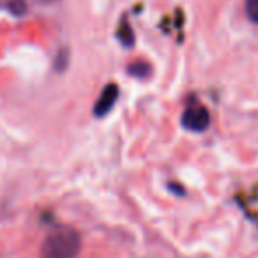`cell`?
I'll return each mask as SVG.
<instances>
[{
  "label": "cell",
  "instance_id": "9",
  "mask_svg": "<svg viewBox=\"0 0 258 258\" xmlns=\"http://www.w3.org/2000/svg\"><path fill=\"white\" fill-rule=\"evenodd\" d=\"M37 2H41V4H53L57 0H37Z\"/></svg>",
  "mask_w": 258,
  "mask_h": 258
},
{
  "label": "cell",
  "instance_id": "8",
  "mask_svg": "<svg viewBox=\"0 0 258 258\" xmlns=\"http://www.w3.org/2000/svg\"><path fill=\"white\" fill-rule=\"evenodd\" d=\"M0 8H9V0H0Z\"/></svg>",
  "mask_w": 258,
  "mask_h": 258
},
{
  "label": "cell",
  "instance_id": "4",
  "mask_svg": "<svg viewBox=\"0 0 258 258\" xmlns=\"http://www.w3.org/2000/svg\"><path fill=\"white\" fill-rule=\"evenodd\" d=\"M118 39H120V43L124 44L125 48H131L135 44V34H133V29H131V25H129L125 20H122L120 27H118V32H117Z\"/></svg>",
  "mask_w": 258,
  "mask_h": 258
},
{
  "label": "cell",
  "instance_id": "2",
  "mask_svg": "<svg viewBox=\"0 0 258 258\" xmlns=\"http://www.w3.org/2000/svg\"><path fill=\"white\" fill-rule=\"evenodd\" d=\"M182 125L187 131H193V133H202L209 127L211 124V115L209 110L202 104H189V106L184 110L182 117H180Z\"/></svg>",
  "mask_w": 258,
  "mask_h": 258
},
{
  "label": "cell",
  "instance_id": "1",
  "mask_svg": "<svg viewBox=\"0 0 258 258\" xmlns=\"http://www.w3.org/2000/svg\"><path fill=\"white\" fill-rule=\"evenodd\" d=\"M82 249V239L76 230L58 226L51 230L41 246L39 258H76Z\"/></svg>",
  "mask_w": 258,
  "mask_h": 258
},
{
  "label": "cell",
  "instance_id": "5",
  "mask_svg": "<svg viewBox=\"0 0 258 258\" xmlns=\"http://www.w3.org/2000/svg\"><path fill=\"white\" fill-rule=\"evenodd\" d=\"M152 68L147 64V62H133V64L127 68V73L135 78H147L151 75Z\"/></svg>",
  "mask_w": 258,
  "mask_h": 258
},
{
  "label": "cell",
  "instance_id": "7",
  "mask_svg": "<svg viewBox=\"0 0 258 258\" xmlns=\"http://www.w3.org/2000/svg\"><path fill=\"white\" fill-rule=\"evenodd\" d=\"M244 8H246V16L249 18V22L258 25V0H246Z\"/></svg>",
  "mask_w": 258,
  "mask_h": 258
},
{
  "label": "cell",
  "instance_id": "3",
  "mask_svg": "<svg viewBox=\"0 0 258 258\" xmlns=\"http://www.w3.org/2000/svg\"><path fill=\"white\" fill-rule=\"evenodd\" d=\"M117 99H118V87L115 85V83L106 85L103 89V92H101V96L97 97V101H96V106H94V115H96V117H99V118L104 117V115H108L111 110H113Z\"/></svg>",
  "mask_w": 258,
  "mask_h": 258
},
{
  "label": "cell",
  "instance_id": "6",
  "mask_svg": "<svg viewBox=\"0 0 258 258\" xmlns=\"http://www.w3.org/2000/svg\"><path fill=\"white\" fill-rule=\"evenodd\" d=\"M8 11L13 16H23L27 13V4L25 0H9V8Z\"/></svg>",
  "mask_w": 258,
  "mask_h": 258
}]
</instances>
